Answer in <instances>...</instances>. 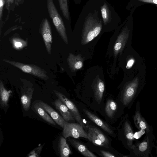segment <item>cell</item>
<instances>
[{
  "label": "cell",
  "mask_w": 157,
  "mask_h": 157,
  "mask_svg": "<svg viewBox=\"0 0 157 157\" xmlns=\"http://www.w3.org/2000/svg\"><path fill=\"white\" fill-rule=\"evenodd\" d=\"M53 91L58 98L67 107L72 113L77 122L83 127L84 125L82 119L75 104L62 93L55 90H53Z\"/></svg>",
  "instance_id": "7"
},
{
  "label": "cell",
  "mask_w": 157,
  "mask_h": 157,
  "mask_svg": "<svg viewBox=\"0 0 157 157\" xmlns=\"http://www.w3.org/2000/svg\"><path fill=\"white\" fill-rule=\"evenodd\" d=\"M141 2L157 5V0H138Z\"/></svg>",
  "instance_id": "33"
},
{
  "label": "cell",
  "mask_w": 157,
  "mask_h": 157,
  "mask_svg": "<svg viewBox=\"0 0 157 157\" xmlns=\"http://www.w3.org/2000/svg\"><path fill=\"white\" fill-rule=\"evenodd\" d=\"M40 30L47 50L49 54H50L52 43V37L50 25L47 19L45 18L42 20L40 25Z\"/></svg>",
  "instance_id": "8"
},
{
  "label": "cell",
  "mask_w": 157,
  "mask_h": 157,
  "mask_svg": "<svg viewBox=\"0 0 157 157\" xmlns=\"http://www.w3.org/2000/svg\"><path fill=\"white\" fill-rule=\"evenodd\" d=\"M101 12L103 22L105 25L109 22L110 18L109 9L106 3H104L101 7Z\"/></svg>",
  "instance_id": "25"
},
{
  "label": "cell",
  "mask_w": 157,
  "mask_h": 157,
  "mask_svg": "<svg viewBox=\"0 0 157 157\" xmlns=\"http://www.w3.org/2000/svg\"><path fill=\"white\" fill-rule=\"evenodd\" d=\"M134 62V60L133 59H129L127 62L126 68L128 69L131 68Z\"/></svg>",
  "instance_id": "32"
},
{
  "label": "cell",
  "mask_w": 157,
  "mask_h": 157,
  "mask_svg": "<svg viewBox=\"0 0 157 157\" xmlns=\"http://www.w3.org/2000/svg\"><path fill=\"white\" fill-rule=\"evenodd\" d=\"M88 139L94 144L108 148L109 141L102 132L95 127H88Z\"/></svg>",
  "instance_id": "5"
},
{
  "label": "cell",
  "mask_w": 157,
  "mask_h": 157,
  "mask_svg": "<svg viewBox=\"0 0 157 157\" xmlns=\"http://www.w3.org/2000/svg\"><path fill=\"white\" fill-rule=\"evenodd\" d=\"M6 8L8 10H10L11 6L14 3L15 4V0H4Z\"/></svg>",
  "instance_id": "28"
},
{
  "label": "cell",
  "mask_w": 157,
  "mask_h": 157,
  "mask_svg": "<svg viewBox=\"0 0 157 157\" xmlns=\"http://www.w3.org/2000/svg\"><path fill=\"white\" fill-rule=\"evenodd\" d=\"M47 8L50 17L57 31L64 42L68 44L66 30L63 21L53 0H47Z\"/></svg>",
  "instance_id": "2"
},
{
  "label": "cell",
  "mask_w": 157,
  "mask_h": 157,
  "mask_svg": "<svg viewBox=\"0 0 157 157\" xmlns=\"http://www.w3.org/2000/svg\"><path fill=\"white\" fill-rule=\"evenodd\" d=\"M68 141L83 155L87 157H96L94 154L91 152L84 145L78 141L69 138Z\"/></svg>",
  "instance_id": "15"
},
{
  "label": "cell",
  "mask_w": 157,
  "mask_h": 157,
  "mask_svg": "<svg viewBox=\"0 0 157 157\" xmlns=\"http://www.w3.org/2000/svg\"><path fill=\"white\" fill-rule=\"evenodd\" d=\"M41 106L47 112L52 119L59 125L63 128L65 120L55 109L49 105L42 101L39 103Z\"/></svg>",
  "instance_id": "10"
},
{
  "label": "cell",
  "mask_w": 157,
  "mask_h": 157,
  "mask_svg": "<svg viewBox=\"0 0 157 157\" xmlns=\"http://www.w3.org/2000/svg\"><path fill=\"white\" fill-rule=\"evenodd\" d=\"M10 95V91H8L5 87L1 80L0 82V104L2 107L8 106V103Z\"/></svg>",
  "instance_id": "21"
},
{
  "label": "cell",
  "mask_w": 157,
  "mask_h": 157,
  "mask_svg": "<svg viewBox=\"0 0 157 157\" xmlns=\"http://www.w3.org/2000/svg\"><path fill=\"white\" fill-rule=\"evenodd\" d=\"M129 34V30L126 27L123 29L117 36L113 48L114 54L115 57L123 51L128 40Z\"/></svg>",
  "instance_id": "9"
},
{
  "label": "cell",
  "mask_w": 157,
  "mask_h": 157,
  "mask_svg": "<svg viewBox=\"0 0 157 157\" xmlns=\"http://www.w3.org/2000/svg\"><path fill=\"white\" fill-rule=\"evenodd\" d=\"M124 131L127 143L128 146L131 149H133L134 146L133 142L134 140V134L131 125L128 121H126L124 124Z\"/></svg>",
  "instance_id": "20"
},
{
  "label": "cell",
  "mask_w": 157,
  "mask_h": 157,
  "mask_svg": "<svg viewBox=\"0 0 157 157\" xmlns=\"http://www.w3.org/2000/svg\"><path fill=\"white\" fill-rule=\"evenodd\" d=\"M52 103L59 111L65 121L68 122L74 120L75 118L72 113L59 99L58 98Z\"/></svg>",
  "instance_id": "11"
},
{
  "label": "cell",
  "mask_w": 157,
  "mask_h": 157,
  "mask_svg": "<svg viewBox=\"0 0 157 157\" xmlns=\"http://www.w3.org/2000/svg\"><path fill=\"white\" fill-rule=\"evenodd\" d=\"M138 83V78H136L125 87L121 98L122 102L124 105H127L132 100L136 94Z\"/></svg>",
  "instance_id": "6"
},
{
  "label": "cell",
  "mask_w": 157,
  "mask_h": 157,
  "mask_svg": "<svg viewBox=\"0 0 157 157\" xmlns=\"http://www.w3.org/2000/svg\"><path fill=\"white\" fill-rule=\"evenodd\" d=\"M101 153L102 155L104 157H115L113 154L110 153L109 152L104 151H101Z\"/></svg>",
  "instance_id": "29"
},
{
  "label": "cell",
  "mask_w": 157,
  "mask_h": 157,
  "mask_svg": "<svg viewBox=\"0 0 157 157\" xmlns=\"http://www.w3.org/2000/svg\"><path fill=\"white\" fill-rule=\"evenodd\" d=\"M58 148L61 157H68L71 152L65 138L61 136L58 143Z\"/></svg>",
  "instance_id": "17"
},
{
  "label": "cell",
  "mask_w": 157,
  "mask_h": 157,
  "mask_svg": "<svg viewBox=\"0 0 157 157\" xmlns=\"http://www.w3.org/2000/svg\"><path fill=\"white\" fill-rule=\"evenodd\" d=\"M95 99L98 103H100L102 99L105 90L104 82L100 78H98L93 85Z\"/></svg>",
  "instance_id": "14"
},
{
  "label": "cell",
  "mask_w": 157,
  "mask_h": 157,
  "mask_svg": "<svg viewBox=\"0 0 157 157\" xmlns=\"http://www.w3.org/2000/svg\"><path fill=\"white\" fill-rule=\"evenodd\" d=\"M5 4L4 0H0V21H1L2 16L3 9Z\"/></svg>",
  "instance_id": "30"
},
{
  "label": "cell",
  "mask_w": 157,
  "mask_h": 157,
  "mask_svg": "<svg viewBox=\"0 0 157 157\" xmlns=\"http://www.w3.org/2000/svg\"><path fill=\"white\" fill-rule=\"evenodd\" d=\"M148 137H147L145 140H144L142 142L139 144L138 150L139 153L143 154L147 152L150 147L149 145V141Z\"/></svg>",
  "instance_id": "26"
},
{
  "label": "cell",
  "mask_w": 157,
  "mask_h": 157,
  "mask_svg": "<svg viewBox=\"0 0 157 157\" xmlns=\"http://www.w3.org/2000/svg\"><path fill=\"white\" fill-rule=\"evenodd\" d=\"M2 60L19 69L24 72L30 74L43 79H47L48 78L45 71L37 66L24 64L6 59H3Z\"/></svg>",
  "instance_id": "3"
},
{
  "label": "cell",
  "mask_w": 157,
  "mask_h": 157,
  "mask_svg": "<svg viewBox=\"0 0 157 157\" xmlns=\"http://www.w3.org/2000/svg\"><path fill=\"white\" fill-rule=\"evenodd\" d=\"M67 0H58L60 9L64 17L69 19V15L67 5Z\"/></svg>",
  "instance_id": "23"
},
{
  "label": "cell",
  "mask_w": 157,
  "mask_h": 157,
  "mask_svg": "<svg viewBox=\"0 0 157 157\" xmlns=\"http://www.w3.org/2000/svg\"><path fill=\"white\" fill-rule=\"evenodd\" d=\"M102 28V23L97 19L90 17L86 20L82 34L81 44H88L96 37L100 33Z\"/></svg>",
  "instance_id": "1"
},
{
  "label": "cell",
  "mask_w": 157,
  "mask_h": 157,
  "mask_svg": "<svg viewBox=\"0 0 157 157\" xmlns=\"http://www.w3.org/2000/svg\"><path fill=\"white\" fill-rule=\"evenodd\" d=\"M83 58L81 55H75L70 53L67 58V61L71 70L73 72L81 69L83 65Z\"/></svg>",
  "instance_id": "12"
},
{
  "label": "cell",
  "mask_w": 157,
  "mask_h": 157,
  "mask_svg": "<svg viewBox=\"0 0 157 157\" xmlns=\"http://www.w3.org/2000/svg\"><path fill=\"white\" fill-rule=\"evenodd\" d=\"M33 91L32 89L29 88L22 94L21 100L23 108L25 111H28L30 108Z\"/></svg>",
  "instance_id": "18"
},
{
  "label": "cell",
  "mask_w": 157,
  "mask_h": 157,
  "mask_svg": "<svg viewBox=\"0 0 157 157\" xmlns=\"http://www.w3.org/2000/svg\"><path fill=\"white\" fill-rule=\"evenodd\" d=\"M134 120L135 126L139 130H144L147 133L149 132V126L145 119L139 111L136 112L134 117Z\"/></svg>",
  "instance_id": "16"
},
{
  "label": "cell",
  "mask_w": 157,
  "mask_h": 157,
  "mask_svg": "<svg viewBox=\"0 0 157 157\" xmlns=\"http://www.w3.org/2000/svg\"><path fill=\"white\" fill-rule=\"evenodd\" d=\"M13 47L16 50H20L27 45V42L17 37H14L12 39Z\"/></svg>",
  "instance_id": "24"
},
{
  "label": "cell",
  "mask_w": 157,
  "mask_h": 157,
  "mask_svg": "<svg viewBox=\"0 0 157 157\" xmlns=\"http://www.w3.org/2000/svg\"><path fill=\"white\" fill-rule=\"evenodd\" d=\"M34 109L38 115L44 121L50 124L56 125V122L39 103L35 105Z\"/></svg>",
  "instance_id": "19"
},
{
  "label": "cell",
  "mask_w": 157,
  "mask_h": 157,
  "mask_svg": "<svg viewBox=\"0 0 157 157\" xmlns=\"http://www.w3.org/2000/svg\"><path fill=\"white\" fill-rule=\"evenodd\" d=\"M25 0H17L15 3V5L17 6L20 5L23 3Z\"/></svg>",
  "instance_id": "34"
},
{
  "label": "cell",
  "mask_w": 157,
  "mask_h": 157,
  "mask_svg": "<svg viewBox=\"0 0 157 157\" xmlns=\"http://www.w3.org/2000/svg\"><path fill=\"white\" fill-rule=\"evenodd\" d=\"M146 131L144 130H140V131L137 132H136L134 134V138L138 139L142 135L144 134Z\"/></svg>",
  "instance_id": "31"
},
{
  "label": "cell",
  "mask_w": 157,
  "mask_h": 157,
  "mask_svg": "<svg viewBox=\"0 0 157 157\" xmlns=\"http://www.w3.org/2000/svg\"><path fill=\"white\" fill-rule=\"evenodd\" d=\"M83 111L92 121L109 134H112L113 131L108 125L99 117L88 110L83 109Z\"/></svg>",
  "instance_id": "13"
},
{
  "label": "cell",
  "mask_w": 157,
  "mask_h": 157,
  "mask_svg": "<svg viewBox=\"0 0 157 157\" xmlns=\"http://www.w3.org/2000/svg\"><path fill=\"white\" fill-rule=\"evenodd\" d=\"M117 108L116 103L112 99H109L106 104L105 111L107 116L112 117L115 112Z\"/></svg>",
  "instance_id": "22"
},
{
  "label": "cell",
  "mask_w": 157,
  "mask_h": 157,
  "mask_svg": "<svg viewBox=\"0 0 157 157\" xmlns=\"http://www.w3.org/2000/svg\"><path fill=\"white\" fill-rule=\"evenodd\" d=\"M17 0H15V3H16V2Z\"/></svg>",
  "instance_id": "35"
},
{
  "label": "cell",
  "mask_w": 157,
  "mask_h": 157,
  "mask_svg": "<svg viewBox=\"0 0 157 157\" xmlns=\"http://www.w3.org/2000/svg\"><path fill=\"white\" fill-rule=\"evenodd\" d=\"M44 144L40 146L32 151L27 155V157H38L41 151Z\"/></svg>",
  "instance_id": "27"
},
{
  "label": "cell",
  "mask_w": 157,
  "mask_h": 157,
  "mask_svg": "<svg viewBox=\"0 0 157 157\" xmlns=\"http://www.w3.org/2000/svg\"><path fill=\"white\" fill-rule=\"evenodd\" d=\"M63 129L62 135L65 138L72 137L77 139L82 137L88 139V133L79 124L70 123L65 121Z\"/></svg>",
  "instance_id": "4"
}]
</instances>
